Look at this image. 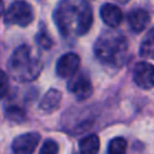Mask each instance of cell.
Returning a JSON list of instances; mask_svg holds the SVG:
<instances>
[{
	"label": "cell",
	"mask_w": 154,
	"mask_h": 154,
	"mask_svg": "<svg viewBox=\"0 0 154 154\" xmlns=\"http://www.w3.org/2000/svg\"><path fill=\"white\" fill-rule=\"evenodd\" d=\"M129 45L124 35L113 31H105L94 45L96 58L111 66H122L128 58Z\"/></svg>",
	"instance_id": "cell-1"
},
{
	"label": "cell",
	"mask_w": 154,
	"mask_h": 154,
	"mask_svg": "<svg viewBox=\"0 0 154 154\" xmlns=\"http://www.w3.org/2000/svg\"><path fill=\"white\" fill-rule=\"evenodd\" d=\"M43 67L42 61L31 54V48L22 45L14 49L8 60V71L18 82L34 81Z\"/></svg>",
	"instance_id": "cell-2"
},
{
	"label": "cell",
	"mask_w": 154,
	"mask_h": 154,
	"mask_svg": "<svg viewBox=\"0 0 154 154\" xmlns=\"http://www.w3.org/2000/svg\"><path fill=\"white\" fill-rule=\"evenodd\" d=\"M78 11H79V4L76 5L71 0H61L58 4L53 13V19L61 35L69 36L72 34V31L76 34Z\"/></svg>",
	"instance_id": "cell-3"
},
{
	"label": "cell",
	"mask_w": 154,
	"mask_h": 154,
	"mask_svg": "<svg viewBox=\"0 0 154 154\" xmlns=\"http://www.w3.org/2000/svg\"><path fill=\"white\" fill-rule=\"evenodd\" d=\"M4 19L8 25L28 26L34 20V11L26 1L17 0L7 8Z\"/></svg>",
	"instance_id": "cell-4"
},
{
	"label": "cell",
	"mask_w": 154,
	"mask_h": 154,
	"mask_svg": "<svg viewBox=\"0 0 154 154\" xmlns=\"http://www.w3.org/2000/svg\"><path fill=\"white\" fill-rule=\"evenodd\" d=\"M67 89L78 99L85 100L93 93V85L89 76L85 72H77L67 83Z\"/></svg>",
	"instance_id": "cell-5"
},
{
	"label": "cell",
	"mask_w": 154,
	"mask_h": 154,
	"mask_svg": "<svg viewBox=\"0 0 154 154\" xmlns=\"http://www.w3.org/2000/svg\"><path fill=\"white\" fill-rule=\"evenodd\" d=\"M81 65V58L78 54L69 52L59 58L55 66V72L61 78H69L77 73Z\"/></svg>",
	"instance_id": "cell-6"
},
{
	"label": "cell",
	"mask_w": 154,
	"mask_h": 154,
	"mask_svg": "<svg viewBox=\"0 0 154 154\" xmlns=\"http://www.w3.org/2000/svg\"><path fill=\"white\" fill-rule=\"evenodd\" d=\"M132 78L137 87L142 89H150L154 87V66L146 61L137 63L134 69Z\"/></svg>",
	"instance_id": "cell-7"
},
{
	"label": "cell",
	"mask_w": 154,
	"mask_h": 154,
	"mask_svg": "<svg viewBox=\"0 0 154 154\" xmlns=\"http://www.w3.org/2000/svg\"><path fill=\"white\" fill-rule=\"evenodd\" d=\"M41 140L37 132H26L17 136L12 142V150L14 154H32Z\"/></svg>",
	"instance_id": "cell-8"
},
{
	"label": "cell",
	"mask_w": 154,
	"mask_h": 154,
	"mask_svg": "<svg viewBox=\"0 0 154 154\" xmlns=\"http://www.w3.org/2000/svg\"><path fill=\"white\" fill-rule=\"evenodd\" d=\"M91 24H93V10H91V7L89 6L88 2L82 1L79 4L76 35H78V36L85 35L90 30Z\"/></svg>",
	"instance_id": "cell-9"
},
{
	"label": "cell",
	"mask_w": 154,
	"mask_h": 154,
	"mask_svg": "<svg viewBox=\"0 0 154 154\" xmlns=\"http://www.w3.org/2000/svg\"><path fill=\"white\" fill-rule=\"evenodd\" d=\"M149 20H150V16L143 8L132 10L128 14V23L134 32H142L148 26Z\"/></svg>",
	"instance_id": "cell-10"
},
{
	"label": "cell",
	"mask_w": 154,
	"mask_h": 154,
	"mask_svg": "<svg viewBox=\"0 0 154 154\" xmlns=\"http://www.w3.org/2000/svg\"><path fill=\"white\" fill-rule=\"evenodd\" d=\"M101 19L111 28H117L123 20V12L120 7L113 4H105L100 10Z\"/></svg>",
	"instance_id": "cell-11"
},
{
	"label": "cell",
	"mask_w": 154,
	"mask_h": 154,
	"mask_svg": "<svg viewBox=\"0 0 154 154\" xmlns=\"http://www.w3.org/2000/svg\"><path fill=\"white\" fill-rule=\"evenodd\" d=\"M61 99H63V95L58 89H49L45 94L43 99L40 101V105H38L40 109H42L46 113L54 112L60 106Z\"/></svg>",
	"instance_id": "cell-12"
},
{
	"label": "cell",
	"mask_w": 154,
	"mask_h": 154,
	"mask_svg": "<svg viewBox=\"0 0 154 154\" xmlns=\"http://www.w3.org/2000/svg\"><path fill=\"white\" fill-rule=\"evenodd\" d=\"M100 149V140L96 135L91 134L79 141L81 154H97Z\"/></svg>",
	"instance_id": "cell-13"
},
{
	"label": "cell",
	"mask_w": 154,
	"mask_h": 154,
	"mask_svg": "<svg viewBox=\"0 0 154 154\" xmlns=\"http://www.w3.org/2000/svg\"><path fill=\"white\" fill-rule=\"evenodd\" d=\"M128 142L124 137H114L108 143L107 154H126Z\"/></svg>",
	"instance_id": "cell-14"
},
{
	"label": "cell",
	"mask_w": 154,
	"mask_h": 154,
	"mask_svg": "<svg viewBox=\"0 0 154 154\" xmlns=\"http://www.w3.org/2000/svg\"><path fill=\"white\" fill-rule=\"evenodd\" d=\"M140 53L144 58H153L154 57V29L143 40L141 49H140Z\"/></svg>",
	"instance_id": "cell-15"
},
{
	"label": "cell",
	"mask_w": 154,
	"mask_h": 154,
	"mask_svg": "<svg viewBox=\"0 0 154 154\" xmlns=\"http://www.w3.org/2000/svg\"><path fill=\"white\" fill-rule=\"evenodd\" d=\"M59 152V146L54 140H46L40 149V154H58Z\"/></svg>",
	"instance_id": "cell-16"
},
{
	"label": "cell",
	"mask_w": 154,
	"mask_h": 154,
	"mask_svg": "<svg viewBox=\"0 0 154 154\" xmlns=\"http://www.w3.org/2000/svg\"><path fill=\"white\" fill-rule=\"evenodd\" d=\"M36 41L43 49H49L53 45V41H52L51 36L48 35V32L46 30H40L38 31V34L36 36Z\"/></svg>",
	"instance_id": "cell-17"
},
{
	"label": "cell",
	"mask_w": 154,
	"mask_h": 154,
	"mask_svg": "<svg viewBox=\"0 0 154 154\" xmlns=\"http://www.w3.org/2000/svg\"><path fill=\"white\" fill-rule=\"evenodd\" d=\"M10 88V83H8V77L6 75V72H4L0 69V99H2Z\"/></svg>",
	"instance_id": "cell-18"
},
{
	"label": "cell",
	"mask_w": 154,
	"mask_h": 154,
	"mask_svg": "<svg viewBox=\"0 0 154 154\" xmlns=\"http://www.w3.org/2000/svg\"><path fill=\"white\" fill-rule=\"evenodd\" d=\"M6 113H7V117L12 120H19V119H23V117H24V111L20 108H17V107L7 108Z\"/></svg>",
	"instance_id": "cell-19"
},
{
	"label": "cell",
	"mask_w": 154,
	"mask_h": 154,
	"mask_svg": "<svg viewBox=\"0 0 154 154\" xmlns=\"http://www.w3.org/2000/svg\"><path fill=\"white\" fill-rule=\"evenodd\" d=\"M4 10H5V6H4V1L0 0V17L4 14Z\"/></svg>",
	"instance_id": "cell-20"
},
{
	"label": "cell",
	"mask_w": 154,
	"mask_h": 154,
	"mask_svg": "<svg viewBox=\"0 0 154 154\" xmlns=\"http://www.w3.org/2000/svg\"><path fill=\"white\" fill-rule=\"evenodd\" d=\"M82 1H85V2H89V1H91V0H82Z\"/></svg>",
	"instance_id": "cell-21"
},
{
	"label": "cell",
	"mask_w": 154,
	"mask_h": 154,
	"mask_svg": "<svg viewBox=\"0 0 154 154\" xmlns=\"http://www.w3.org/2000/svg\"><path fill=\"white\" fill-rule=\"evenodd\" d=\"M120 1H128V0H120Z\"/></svg>",
	"instance_id": "cell-22"
}]
</instances>
